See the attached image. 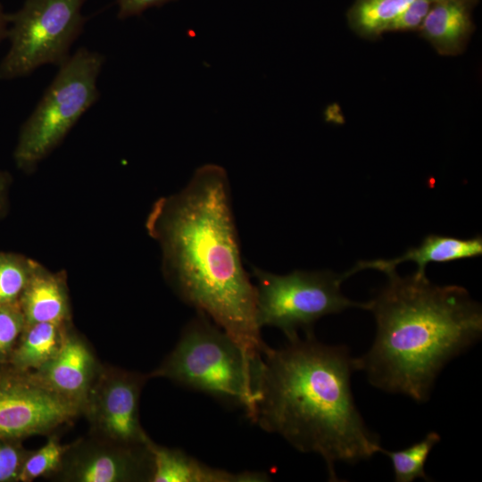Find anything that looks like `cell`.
Segmentation results:
<instances>
[{
	"mask_svg": "<svg viewBox=\"0 0 482 482\" xmlns=\"http://www.w3.org/2000/svg\"><path fill=\"white\" fill-rule=\"evenodd\" d=\"M440 435L435 431L428 433L423 439L411 446L392 452L380 448L391 461L395 481L411 482L417 478L430 480L425 472V463L433 447L439 443Z\"/></svg>",
	"mask_w": 482,
	"mask_h": 482,
	"instance_id": "17",
	"label": "cell"
},
{
	"mask_svg": "<svg viewBox=\"0 0 482 482\" xmlns=\"http://www.w3.org/2000/svg\"><path fill=\"white\" fill-rule=\"evenodd\" d=\"M46 364L45 378L55 391L75 395L85 389L92 362L87 349L81 343L67 341Z\"/></svg>",
	"mask_w": 482,
	"mask_h": 482,
	"instance_id": "13",
	"label": "cell"
},
{
	"mask_svg": "<svg viewBox=\"0 0 482 482\" xmlns=\"http://www.w3.org/2000/svg\"><path fill=\"white\" fill-rule=\"evenodd\" d=\"M73 414L71 403L46 388L29 385L0 386V437L42 432Z\"/></svg>",
	"mask_w": 482,
	"mask_h": 482,
	"instance_id": "8",
	"label": "cell"
},
{
	"mask_svg": "<svg viewBox=\"0 0 482 482\" xmlns=\"http://www.w3.org/2000/svg\"><path fill=\"white\" fill-rule=\"evenodd\" d=\"M84 0H26L8 14L10 47L0 62V80L31 74L46 64L62 65L82 31Z\"/></svg>",
	"mask_w": 482,
	"mask_h": 482,
	"instance_id": "7",
	"label": "cell"
},
{
	"mask_svg": "<svg viewBox=\"0 0 482 482\" xmlns=\"http://www.w3.org/2000/svg\"><path fill=\"white\" fill-rule=\"evenodd\" d=\"M100 53L79 48L59 67L43 97L23 123L14 151L17 166L32 169L65 137L99 96Z\"/></svg>",
	"mask_w": 482,
	"mask_h": 482,
	"instance_id": "5",
	"label": "cell"
},
{
	"mask_svg": "<svg viewBox=\"0 0 482 482\" xmlns=\"http://www.w3.org/2000/svg\"><path fill=\"white\" fill-rule=\"evenodd\" d=\"M62 453V447L55 441H49L28 459L21 470L20 478L31 480L51 471L58 465Z\"/></svg>",
	"mask_w": 482,
	"mask_h": 482,
	"instance_id": "20",
	"label": "cell"
},
{
	"mask_svg": "<svg viewBox=\"0 0 482 482\" xmlns=\"http://www.w3.org/2000/svg\"><path fill=\"white\" fill-rule=\"evenodd\" d=\"M20 465L18 452L9 445H0V481L14 478Z\"/></svg>",
	"mask_w": 482,
	"mask_h": 482,
	"instance_id": "23",
	"label": "cell"
},
{
	"mask_svg": "<svg viewBox=\"0 0 482 482\" xmlns=\"http://www.w3.org/2000/svg\"><path fill=\"white\" fill-rule=\"evenodd\" d=\"M22 320V315L11 304L0 306V352L7 349L15 340Z\"/></svg>",
	"mask_w": 482,
	"mask_h": 482,
	"instance_id": "22",
	"label": "cell"
},
{
	"mask_svg": "<svg viewBox=\"0 0 482 482\" xmlns=\"http://www.w3.org/2000/svg\"><path fill=\"white\" fill-rule=\"evenodd\" d=\"M171 0H117L119 17L127 18L137 15L145 10L163 4Z\"/></svg>",
	"mask_w": 482,
	"mask_h": 482,
	"instance_id": "24",
	"label": "cell"
},
{
	"mask_svg": "<svg viewBox=\"0 0 482 482\" xmlns=\"http://www.w3.org/2000/svg\"><path fill=\"white\" fill-rule=\"evenodd\" d=\"M23 310L29 324H59L67 312L65 295L59 280L36 266L23 291Z\"/></svg>",
	"mask_w": 482,
	"mask_h": 482,
	"instance_id": "14",
	"label": "cell"
},
{
	"mask_svg": "<svg viewBox=\"0 0 482 482\" xmlns=\"http://www.w3.org/2000/svg\"><path fill=\"white\" fill-rule=\"evenodd\" d=\"M152 459L154 482H265L269 476L261 471L232 472L210 467L179 449L147 443Z\"/></svg>",
	"mask_w": 482,
	"mask_h": 482,
	"instance_id": "10",
	"label": "cell"
},
{
	"mask_svg": "<svg viewBox=\"0 0 482 482\" xmlns=\"http://www.w3.org/2000/svg\"><path fill=\"white\" fill-rule=\"evenodd\" d=\"M58 324L38 322L31 324L16 359L19 364L34 367L48 362L59 351Z\"/></svg>",
	"mask_w": 482,
	"mask_h": 482,
	"instance_id": "18",
	"label": "cell"
},
{
	"mask_svg": "<svg viewBox=\"0 0 482 482\" xmlns=\"http://www.w3.org/2000/svg\"><path fill=\"white\" fill-rule=\"evenodd\" d=\"M7 184V177L0 171V211L4 204V193Z\"/></svg>",
	"mask_w": 482,
	"mask_h": 482,
	"instance_id": "26",
	"label": "cell"
},
{
	"mask_svg": "<svg viewBox=\"0 0 482 482\" xmlns=\"http://www.w3.org/2000/svg\"><path fill=\"white\" fill-rule=\"evenodd\" d=\"M141 384L142 378L121 376L112 379L101 395V422L115 440L132 445H146L149 441L138 422Z\"/></svg>",
	"mask_w": 482,
	"mask_h": 482,
	"instance_id": "9",
	"label": "cell"
},
{
	"mask_svg": "<svg viewBox=\"0 0 482 482\" xmlns=\"http://www.w3.org/2000/svg\"><path fill=\"white\" fill-rule=\"evenodd\" d=\"M35 268L21 256L0 253V306L12 304L24 291Z\"/></svg>",
	"mask_w": 482,
	"mask_h": 482,
	"instance_id": "19",
	"label": "cell"
},
{
	"mask_svg": "<svg viewBox=\"0 0 482 482\" xmlns=\"http://www.w3.org/2000/svg\"><path fill=\"white\" fill-rule=\"evenodd\" d=\"M141 461L128 453H99L83 461L76 470L82 482H116L134 478L142 471Z\"/></svg>",
	"mask_w": 482,
	"mask_h": 482,
	"instance_id": "16",
	"label": "cell"
},
{
	"mask_svg": "<svg viewBox=\"0 0 482 482\" xmlns=\"http://www.w3.org/2000/svg\"><path fill=\"white\" fill-rule=\"evenodd\" d=\"M256 278V320L280 329L287 339L311 333L320 318L349 308L368 309V303L345 297L341 284L345 274L331 270H294L278 275L253 267Z\"/></svg>",
	"mask_w": 482,
	"mask_h": 482,
	"instance_id": "6",
	"label": "cell"
},
{
	"mask_svg": "<svg viewBox=\"0 0 482 482\" xmlns=\"http://www.w3.org/2000/svg\"><path fill=\"white\" fill-rule=\"evenodd\" d=\"M471 0H437L420 30L422 37L443 55L460 54L472 30Z\"/></svg>",
	"mask_w": 482,
	"mask_h": 482,
	"instance_id": "12",
	"label": "cell"
},
{
	"mask_svg": "<svg viewBox=\"0 0 482 482\" xmlns=\"http://www.w3.org/2000/svg\"><path fill=\"white\" fill-rule=\"evenodd\" d=\"M387 276L368 302L376 337L356 370L380 390L424 403L445 365L480 338L482 308L461 286H439L426 274Z\"/></svg>",
	"mask_w": 482,
	"mask_h": 482,
	"instance_id": "3",
	"label": "cell"
},
{
	"mask_svg": "<svg viewBox=\"0 0 482 482\" xmlns=\"http://www.w3.org/2000/svg\"><path fill=\"white\" fill-rule=\"evenodd\" d=\"M304 335L262 352L250 420L301 453L319 454L329 480L338 481L336 464L371 458L380 451L379 438L354 403L351 375L357 370L349 349Z\"/></svg>",
	"mask_w": 482,
	"mask_h": 482,
	"instance_id": "2",
	"label": "cell"
},
{
	"mask_svg": "<svg viewBox=\"0 0 482 482\" xmlns=\"http://www.w3.org/2000/svg\"><path fill=\"white\" fill-rule=\"evenodd\" d=\"M260 360L249 355L208 316L196 312L155 375L242 408L250 420Z\"/></svg>",
	"mask_w": 482,
	"mask_h": 482,
	"instance_id": "4",
	"label": "cell"
},
{
	"mask_svg": "<svg viewBox=\"0 0 482 482\" xmlns=\"http://www.w3.org/2000/svg\"><path fill=\"white\" fill-rule=\"evenodd\" d=\"M482 254V237L458 238L439 235H428L422 243L409 249L399 257L358 262L351 270L345 272L349 278L359 270L373 269L386 275L395 270L398 264L411 261L417 264V275H424L426 266L430 262L445 263L452 261L468 259Z\"/></svg>",
	"mask_w": 482,
	"mask_h": 482,
	"instance_id": "11",
	"label": "cell"
},
{
	"mask_svg": "<svg viewBox=\"0 0 482 482\" xmlns=\"http://www.w3.org/2000/svg\"><path fill=\"white\" fill-rule=\"evenodd\" d=\"M413 0H356L347 18L359 36L374 38L384 32Z\"/></svg>",
	"mask_w": 482,
	"mask_h": 482,
	"instance_id": "15",
	"label": "cell"
},
{
	"mask_svg": "<svg viewBox=\"0 0 482 482\" xmlns=\"http://www.w3.org/2000/svg\"><path fill=\"white\" fill-rule=\"evenodd\" d=\"M437 0H413L390 24L388 31L420 29L426 16Z\"/></svg>",
	"mask_w": 482,
	"mask_h": 482,
	"instance_id": "21",
	"label": "cell"
},
{
	"mask_svg": "<svg viewBox=\"0 0 482 482\" xmlns=\"http://www.w3.org/2000/svg\"><path fill=\"white\" fill-rule=\"evenodd\" d=\"M8 25V14L4 12L0 4V43L7 37Z\"/></svg>",
	"mask_w": 482,
	"mask_h": 482,
	"instance_id": "25",
	"label": "cell"
},
{
	"mask_svg": "<svg viewBox=\"0 0 482 482\" xmlns=\"http://www.w3.org/2000/svg\"><path fill=\"white\" fill-rule=\"evenodd\" d=\"M147 229L179 296L261 357L267 345L256 320L255 287L241 259L226 170L213 163L196 169L182 190L154 204Z\"/></svg>",
	"mask_w": 482,
	"mask_h": 482,
	"instance_id": "1",
	"label": "cell"
}]
</instances>
